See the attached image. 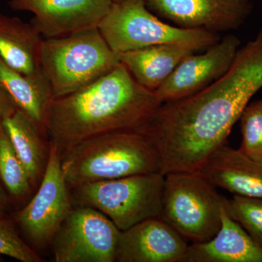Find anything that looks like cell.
Returning <instances> with one entry per match:
<instances>
[{
  "mask_svg": "<svg viewBox=\"0 0 262 262\" xmlns=\"http://www.w3.org/2000/svg\"><path fill=\"white\" fill-rule=\"evenodd\" d=\"M261 88L262 27L254 39L239 48L219 80L192 96L160 106L150 133L165 163L176 170H198L225 144Z\"/></svg>",
  "mask_w": 262,
  "mask_h": 262,
  "instance_id": "6da1fadb",
  "label": "cell"
},
{
  "mask_svg": "<svg viewBox=\"0 0 262 262\" xmlns=\"http://www.w3.org/2000/svg\"><path fill=\"white\" fill-rule=\"evenodd\" d=\"M163 103L120 63L94 82L54 98L48 111V140L61 155L92 138L117 131H146Z\"/></svg>",
  "mask_w": 262,
  "mask_h": 262,
  "instance_id": "7a4b0ae2",
  "label": "cell"
},
{
  "mask_svg": "<svg viewBox=\"0 0 262 262\" xmlns=\"http://www.w3.org/2000/svg\"><path fill=\"white\" fill-rule=\"evenodd\" d=\"M61 156L70 188L130 176L163 173L159 151L146 131L103 134L75 144Z\"/></svg>",
  "mask_w": 262,
  "mask_h": 262,
  "instance_id": "3957f363",
  "label": "cell"
},
{
  "mask_svg": "<svg viewBox=\"0 0 262 262\" xmlns=\"http://www.w3.org/2000/svg\"><path fill=\"white\" fill-rule=\"evenodd\" d=\"M98 28L44 39L40 67L53 99L89 85L120 64Z\"/></svg>",
  "mask_w": 262,
  "mask_h": 262,
  "instance_id": "277c9868",
  "label": "cell"
},
{
  "mask_svg": "<svg viewBox=\"0 0 262 262\" xmlns=\"http://www.w3.org/2000/svg\"><path fill=\"white\" fill-rule=\"evenodd\" d=\"M165 174L155 173L71 187L73 206H88L108 217L120 231L160 217Z\"/></svg>",
  "mask_w": 262,
  "mask_h": 262,
  "instance_id": "5b68a950",
  "label": "cell"
},
{
  "mask_svg": "<svg viewBox=\"0 0 262 262\" xmlns=\"http://www.w3.org/2000/svg\"><path fill=\"white\" fill-rule=\"evenodd\" d=\"M198 170L165 174L160 218L192 244L213 238L222 227L225 196Z\"/></svg>",
  "mask_w": 262,
  "mask_h": 262,
  "instance_id": "8992f818",
  "label": "cell"
},
{
  "mask_svg": "<svg viewBox=\"0 0 262 262\" xmlns=\"http://www.w3.org/2000/svg\"><path fill=\"white\" fill-rule=\"evenodd\" d=\"M98 29L110 48L118 53L169 43L194 45L203 50L221 39L218 33L164 23L151 13L145 0L114 3Z\"/></svg>",
  "mask_w": 262,
  "mask_h": 262,
  "instance_id": "52a82bcc",
  "label": "cell"
},
{
  "mask_svg": "<svg viewBox=\"0 0 262 262\" xmlns=\"http://www.w3.org/2000/svg\"><path fill=\"white\" fill-rule=\"evenodd\" d=\"M37 189L31 201L13 216L17 228L34 250L51 246L57 230L74 207L61 168V153L51 142L47 167Z\"/></svg>",
  "mask_w": 262,
  "mask_h": 262,
  "instance_id": "ba28073f",
  "label": "cell"
},
{
  "mask_svg": "<svg viewBox=\"0 0 262 262\" xmlns=\"http://www.w3.org/2000/svg\"><path fill=\"white\" fill-rule=\"evenodd\" d=\"M121 231L106 215L74 206L52 239L56 262H115Z\"/></svg>",
  "mask_w": 262,
  "mask_h": 262,
  "instance_id": "9c48e42d",
  "label": "cell"
},
{
  "mask_svg": "<svg viewBox=\"0 0 262 262\" xmlns=\"http://www.w3.org/2000/svg\"><path fill=\"white\" fill-rule=\"evenodd\" d=\"M239 45L238 38L229 34L205 53L186 57L155 90V94L164 103L189 97L206 89L229 70Z\"/></svg>",
  "mask_w": 262,
  "mask_h": 262,
  "instance_id": "30bf717a",
  "label": "cell"
},
{
  "mask_svg": "<svg viewBox=\"0 0 262 262\" xmlns=\"http://www.w3.org/2000/svg\"><path fill=\"white\" fill-rule=\"evenodd\" d=\"M113 0H10L11 9L30 12L31 24L46 39L98 28Z\"/></svg>",
  "mask_w": 262,
  "mask_h": 262,
  "instance_id": "8fae6325",
  "label": "cell"
},
{
  "mask_svg": "<svg viewBox=\"0 0 262 262\" xmlns=\"http://www.w3.org/2000/svg\"><path fill=\"white\" fill-rule=\"evenodd\" d=\"M176 27L218 33L238 29L252 11L250 0H145Z\"/></svg>",
  "mask_w": 262,
  "mask_h": 262,
  "instance_id": "7c38bea8",
  "label": "cell"
},
{
  "mask_svg": "<svg viewBox=\"0 0 262 262\" xmlns=\"http://www.w3.org/2000/svg\"><path fill=\"white\" fill-rule=\"evenodd\" d=\"M188 246L184 238L160 217L121 231L115 252L117 262H184Z\"/></svg>",
  "mask_w": 262,
  "mask_h": 262,
  "instance_id": "4fadbf2b",
  "label": "cell"
},
{
  "mask_svg": "<svg viewBox=\"0 0 262 262\" xmlns=\"http://www.w3.org/2000/svg\"><path fill=\"white\" fill-rule=\"evenodd\" d=\"M215 187L234 195L262 198V162L222 144L198 169Z\"/></svg>",
  "mask_w": 262,
  "mask_h": 262,
  "instance_id": "5bb4252c",
  "label": "cell"
},
{
  "mask_svg": "<svg viewBox=\"0 0 262 262\" xmlns=\"http://www.w3.org/2000/svg\"><path fill=\"white\" fill-rule=\"evenodd\" d=\"M184 262H262V248L222 208V227L203 243L188 246Z\"/></svg>",
  "mask_w": 262,
  "mask_h": 262,
  "instance_id": "9a60e30c",
  "label": "cell"
},
{
  "mask_svg": "<svg viewBox=\"0 0 262 262\" xmlns=\"http://www.w3.org/2000/svg\"><path fill=\"white\" fill-rule=\"evenodd\" d=\"M194 45L169 43L119 53L121 63L136 82L155 91L184 58L202 51Z\"/></svg>",
  "mask_w": 262,
  "mask_h": 262,
  "instance_id": "2e32d148",
  "label": "cell"
},
{
  "mask_svg": "<svg viewBox=\"0 0 262 262\" xmlns=\"http://www.w3.org/2000/svg\"><path fill=\"white\" fill-rule=\"evenodd\" d=\"M15 152L28 173L33 189L40 184L49 158L47 134L27 114L17 108L2 121Z\"/></svg>",
  "mask_w": 262,
  "mask_h": 262,
  "instance_id": "e0dca14e",
  "label": "cell"
},
{
  "mask_svg": "<svg viewBox=\"0 0 262 262\" xmlns=\"http://www.w3.org/2000/svg\"><path fill=\"white\" fill-rule=\"evenodd\" d=\"M43 41L32 24L0 13V58L10 68L26 75L41 71Z\"/></svg>",
  "mask_w": 262,
  "mask_h": 262,
  "instance_id": "ac0fdd59",
  "label": "cell"
},
{
  "mask_svg": "<svg viewBox=\"0 0 262 262\" xmlns=\"http://www.w3.org/2000/svg\"><path fill=\"white\" fill-rule=\"evenodd\" d=\"M0 87L16 108L37 122L46 134V120L53 96L42 70L34 75H24L0 58Z\"/></svg>",
  "mask_w": 262,
  "mask_h": 262,
  "instance_id": "d6986e66",
  "label": "cell"
},
{
  "mask_svg": "<svg viewBox=\"0 0 262 262\" xmlns=\"http://www.w3.org/2000/svg\"><path fill=\"white\" fill-rule=\"evenodd\" d=\"M0 181L13 203H23L33 189L28 173L0 123Z\"/></svg>",
  "mask_w": 262,
  "mask_h": 262,
  "instance_id": "ffe728a7",
  "label": "cell"
},
{
  "mask_svg": "<svg viewBox=\"0 0 262 262\" xmlns=\"http://www.w3.org/2000/svg\"><path fill=\"white\" fill-rule=\"evenodd\" d=\"M224 206L229 216L262 248V198L233 195L225 198Z\"/></svg>",
  "mask_w": 262,
  "mask_h": 262,
  "instance_id": "44dd1931",
  "label": "cell"
},
{
  "mask_svg": "<svg viewBox=\"0 0 262 262\" xmlns=\"http://www.w3.org/2000/svg\"><path fill=\"white\" fill-rule=\"evenodd\" d=\"M243 140L239 150L262 162V100L248 103L239 119Z\"/></svg>",
  "mask_w": 262,
  "mask_h": 262,
  "instance_id": "7402d4cb",
  "label": "cell"
},
{
  "mask_svg": "<svg viewBox=\"0 0 262 262\" xmlns=\"http://www.w3.org/2000/svg\"><path fill=\"white\" fill-rule=\"evenodd\" d=\"M0 255L21 262H42L44 260L19 233L13 218L0 217Z\"/></svg>",
  "mask_w": 262,
  "mask_h": 262,
  "instance_id": "603a6c76",
  "label": "cell"
},
{
  "mask_svg": "<svg viewBox=\"0 0 262 262\" xmlns=\"http://www.w3.org/2000/svg\"><path fill=\"white\" fill-rule=\"evenodd\" d=\"M16 110V106L0 87V123L5 118L14 113Z\"/></svg>",
  "mask_w": 262,
  "mask_h": 262,
  "instance_id": "cb8c5ba5",
  "label": "cell"
},
{
  "mask_svg": "<svg viewBox=\"0 0 262 262\" xmlns=\"http://www.w3.org/2000/svg\"><path fill=\"white\" fill-rule=\"evenodd\" d=\"M13 202L0 181V217L9 216L8 213L11 210Z\"/></svg>",
  "mask_w": 262,
  "mask_h": 262,
  "instance_id": "d4e9b609",
  "label": "cell"
},
{
  "mask_svg": "<svg viewBox=\"0 0 262 262\" xmlns=\"http://www.w3.org/2000/svg\"><path fill=\"white\" fill-rule=\"evenodd\" d=\"M122 1H123V0H113L114 3H120Z\"/></svg>",
  "mask_w": 262,
  "mask_h": 262,
  "instance_id": "484cf974",
  "label": "cell"
}]
</instances>
